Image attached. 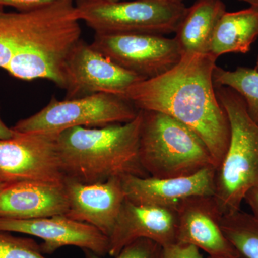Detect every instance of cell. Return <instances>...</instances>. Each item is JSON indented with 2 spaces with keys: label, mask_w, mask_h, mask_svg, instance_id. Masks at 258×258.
<instances>
[{
  "label": "cell",
  "mask_w": 258,
  "mask_h": 258,
  "mask_svg": "<svg viewBox=\"0 0 258 258\" xmlns=\"http://www.w3.org/2000/svg\"><path fill=\"white\" fill-rule=\"evenodd\" d=\"M216 59L210 54L183 53L165 74L135 83L123 98L141 111L161 112L198 134L216 169L227 152L230 126L213 81Z\"/></svg>",
  "instance_id": "6da1fadb"
},
{
  "label": "cell",
  "mask_w": 258,
  "mask_h": 258,
  "mask_svg": "<svg viewBox=\"0 0 258 258\" xmlns=\"http://www.w3.org/2000/svg\"><path fill=\"white\" fill-rule=\"evenodd\" d=\"M142 122L139 111L128 123L61 132L57 144L64 177L95 184L127 175L149 176L139 158Z\"/></svg>",
  "instance_id": "7a4b0ae2"
},
{
  "label": "cell",
  "mask_w": 258,
  "mask_h": 258,
  "mask_svg": "<svg viewBox=\"0 0 258 258\" xmlns=\"http://www.w3.org/2000/svg\"><path fill=\"white\" fill-rule=\"evenodd\" d=\"M230 126L228 148L216 169L214 198L222 216L240 210L247 191L258 186V124L242 97L225 86H215Z\"/></svg>",
  "instance_id": "3957f363"
},
{
  "label": "cell",
  "mask_w": 258,
  "mask_h": 258,
  "mask_svg": "<svg viewBox=\"0 0 258 258\" xmlns=\"http://www.w3.org/2000/svg\"><path fill=\"white\" fill-rule=\"evenodd\" d=\"M74 0H57L46 18L12 57L5 71L23 81L46 79L64 88V67L81 40Z\"/></svg>",
  "instance_id": "277c9868"
},
{
  "label": "cell",
  "mask_w": 258,
  "mask_h": 258,
  "mask_svg": "<svg viewBox=\"0 0 258 258\" xmlns=\"http://www.w3.org/2000/svg\"><path fill=\"white\" fill-rule=\"evenodd\" d=\"M142 113L139 158L148 175L177 177L216 168L208 147L189 127L161 112Z\"/></svg>",
  "instance_id": "5b68a950"
},
{
  "label": "cell",
  "mask_w": 258,
  "mask_h": 258,
  "mask_svg": "<svg viewBox=\"0 0 258 258\" xmlns=\"http://www.w3.org/2000/svg\"><path fill=\"white\" fill-rule=\"evenodd\" d=\"M79 20L98 34L175 32L187 8L171 0H80Z\"/></svg>",
  "instance_id": "8992f818"
},
{
  "label": "cell",
  "mask_w": 258,
  "mask_h": 258,
  "mask_svg": "<svg viewBox=\"0 0 258 258\" xmlns=\"http://www.w3.org/2000/svg\"><path fill=\"white\" fill-rule=\"evenodd\" d=\"M139 110L123 97L96 93L59 101L52 98L46 106L19 120L12 128L18 133L59 134L74 127L99 128L128 123Z\"/></svg>",
  "instance_id": "52a82bcc"
},
{
  "label": "cell",
  "mask_w": 258,
  "mask_h": 258,
  "mask_svg": "<svg viewBox=\"0 0 258 258\" xmlns=\"http://www.w3.org/2000/svg\"><path fill=\"white\" fill-rule=\"evenodd\" d=\"M91 45L115 63L144 79L165 74L182 55L174 37L155 34L96 33Z\"/></svg>",
  "instance_id": "ba28073f"
},
{
  "label": "cell",
  "mask_w": 258,
  "mask_h": 258,
  "mask_svg": "<svg viewBox=\"0 0 258 258\" xmlns=\"http://www.w3.org/2000/svg\"><path fill=\"white\" fill-rule=\"evenodd\" d=\"M58 134L18 133L0 139V184L37 181L62 183Z\"/></svg>",
  "instance_id": "9c48e42d"
},
{
  "label": "cell",
  "mask_w": 258,
  "mask_h": 258,
  "mask_svg": "<svg viewBox=\"0 0 258 258\" xmlns=\"http://www.w3.org/2000/svg\"><path fill=\"white\" fill-rule=\"evenodd\" d=\"M63 74L66 99L101 93L122 97L131 86L145 80L120 67L82 40L70 52Z\"/></svg>",
  "instance_id": "30bf717a"
},
{
  "label": "cell",
  "mask_w": 258,
  "mask_h": 258,
  "mask_svg": "<svg viewBox=\"0 0 258 258\" xmlns=\"http://www.w3.org/2000/svg\"><path fill=\"white\" fill-rule=\"evenodd\" d=\"M0 231L33 236L42 240L43 254H53L66 246L88 249L101 257L109 252V238L96 227L66 215L14 220L0 218Z\"/></svg>",
  "instance_id": "8fae6325"
},
{
  "label": "cell",
  "mask_w": 258,
  "mask_h": 258,
  "mask_svg": "<svg viewBox=\"0 0 258 258\" xmlns=\"http://www.w3.org/2000/svg\"><path fill=\"white\" fill-rule=\"evenodd\" d=\"M216 168L171 178L127 175L120 178L125 199L135 204L176 209L195 197L214 196Z\"/></svg>",
  "instance_id": "7c38bea8"
},
{
  "label": "cell",
  "mask_w": 258,
  "mask_h": 258,
  "mask_svg": "<svg viewBox=\"0 0 258 258\" xmlns=\"http://www.w3.org/2000/svg\"><path fill=\"white\" fill-rule=\"evenodd\" d=\"M69 210L66 216L96 227L109 237L124 203L120 178L95 184H83L64 177Z\"/></svg>",
  "instance_id": "4fadbf2b"
},
{
  "label": "cell",
  "mask_w": 258,
  "mask_h": 258,
  "mask_svg": "<svg viewBox=\"0 0 258 258\" xmlns=\"http://www.w3.org/2000/svg\"><path fill=\"white\" fill-rule=\"evenodd\" d=\"M176 209L135 204L125 199L109 236L108 255L115 257L125 246L148 239L161 247L176 242Z\"/></svg>",
  "instance_id": "5bb4252c"
},
{
  "label": "cell",
  "mask_w": 258,
  "mask_h": 258,
  "mask_svg": "<svg viewBox=\"0 0 258 258\" xmlns=\"http://www.w3.org/2000/svg\"><path fill=\"white\" fill-rule=\"evenodd\" d=\"M176 210V242L192 244L211 257L240 258L222 230V215L213 196L188 199Z\"/></svg>",
  "instance_id": "9a60e30c"
},
{
  "label": "cell",
  "mask_w": 258,
  "mask_h": 258,
  "mask_svg": "<svg viewBox=\"0 0 258 258\" xmlns=\"http://www.w3.org/2000/svg\"><path fill=\"white\" fill-rule=\"evenodd\" d=\"M63 182L25 181L0 186V218L30 220L66 215Z\"/></svg>",
  "instance_id": "2e32d148"
},
{
  "label": "cell",
  "mask_w": 258,
  "mask_h": 258,
  "mask_svg": "<svg viewBox=\"0 0 258 258\" xmlns=\"http://www.w3.org/2000/svg\"><path fill=\"white\" fill-rule=\"evenodd\" d=\"M225 12L222 0H197L187 8L174 37L182 54H208L214 30Z\"/></svg>",
  "instance_id": "e0dca14e"
},
{
  "label": "cell",
  "mask_w": 258,
  "mask_h": 258,
  "mask_svg": "<svg viewBox=\"0 0 258 258\" xmlns=\"http://www.w3.org/2000/svg\"><path fill=\"white\" fill-rule=\"evenodd\" d=\"M258 37V7L228 13L219 20L208 54L214 58L227 53H247Z\"/></svg>",
  "instance_id": "ac0fdd59"
},
{
  "label": "cell",
  "mask_w": 258,
  "mask_h": 258,
  "mask_svg": "<svg viewBox=\"0 0 258 258\" xmlns=\"http://www.w3.org/2000/svg\"><path fill=\"white\" fill-rule=\"evenodd\" d=\"M50 4L26 12H5L0 8V69L5 70L12 57L50 13Z\"/></svg>",
  "instance_id": "d6986e66"
},
{
  "label": "cell",
  "mask_w": 258,
  "mask_h": 258,
  "mask_svg": "<svg viewBox=\"0 0 258 258\" xmlns=\"http://www.w3.org/2000/svg\"><path fill=\"white\" fill-rule=\"evenodd\" d=\"M222 230L240 258H258V219L238 210L223 215Z\"/></svg>",
  "instance_id": "ffe728a7"
},
{
  "label": "cell",
  "mask_w": 258,
  "mask_h": 258,
  "mask_svg": "<svg viewBox=\"0 0 258 258\" xmlns=\"http://www.w3.org/2000/svg\"><path fill=\"white\" fill-rule=\"evenodd\" d=\"M215 86H225L238 93L245 103L251 118L258 124V71L251 68L238 67L227 71L215 66L213 72Z\"/></svg>",
  "instance_id": "44dd1931"
},
{
  "label": "cell",
  "mask_w": 258,
  "mask_h": 258,
  "mask_svg": "<svg viewBox=\"0 0 258 258\" xmlns=\"http://www.w3.org/2000/svg\"><path fill=\"white\" fill-rule=\"evenodd\" d=\"M0 258H47L40 244L28 237L0 231Z\"/></svg>",
  "instance_id": "7402d4cb"
},
{
  "label": "cell",
  "mask_w": 258,
  "mask_h": 258,
  "mask_svg": "<svg viewBox=\"0 0 258 258\" xmlns=\"http://www.w3.org/2000/svg\"><path fill=\"white\" fill-rule=\"evenodd\" d=\"M86 258H103L88 249H83ZM160 244L148 239H139L125 246L113 258H161Z\"/></svg>",
  "instance_id": "603a6c76"
},
{
  "label": "cell",
  "mask_w": 258,
  "mask_h": 258,
  "mask_svg": "<svg viewBox=\"0 0 258 258\" xmlns=\"http://www.w3.org/2000/svg\"><path fill=\"white\" fill-rule=\"evenodd\" d=\"M196 246L174 242L161 247V258H204Z\"/></svg>",
  "instance_id": "cb8c5ba5"
},
{
  "label": "cell",
  "mask_w": 258,
  "mask_h": 258,
  "mask_svg": "<svg viewBox=\"0 0 258 258\" xmlns=\"http://www.w3.org/2000/svg\"><path fill=\"white\" fill-rule=\"evenodd\" d=\"M57 0H0V8L12 7L18 11H30L54 3Z\"/></svg>",
  "instance_id": "d4e9b609"
},
{
  "label": "cell",
  "mask_w": 258,
  "mask_h": 258,
  "mask_svg": "<svg viewBox=\"0 0 258 258\" xmlns=\"http://www.w3.org/2000/svg\"><path fill=\"white\" fill-rule=\"evenodd\" d=\"M244 201L248 204L252 211V215L258 219V186L247 191L244 197Z\"/></svg>",
  "instance_id": "484cf974"
},
{
  "label": "cell",
  "mask_w": 258,
  "mask_h": 258,
  "mask_svg": "<svg viewBox=\"0 0 258 258\" xmlns=\"http://www.w3.org/2000/svg\"><path fill=\"white\" fill-rule=\"evenodd\" d=\"M17 132L5 124L0 114V139H8L14 137Z\"/></svg>",
  "instance_id": "4316f807"
},
{
  "label": "cell",
  "mask_w": 258,
  "mask_h": 258,
  "mask_svg": "<svg viewBox=\"0 0 258 258\" xmlns=\"http://www.w3.org/2000/svg\"><path fill=\"white\" fill-rule=\"evenodd\" d=\"M171 1L177 2V3H183L184 0H171ZM240 1L245 2L250 5V6L258 7V0H240Z\"/></svg>",
  "instance_id": "83f0119b"
},
{
  "label": "cell",
  "mask_w": 258,
  "mask_h": 258,
  "mask_svg": "<svg viewBox=\"0 0 258 258\" xmlns=\"http://www.w3.org/2000/svg\"><path fill=\"white\" fill-rule=\"evenodd\" d=\"M208 258H240V257H211V256H209Z\"/></svg>",
  "instance_id": "f1b7e54d"
},
{
  "label": "cell",
  "mask_w": 258,
  "mask_h": 258,
  "mask_svg": "<svg viewBox=\"0 0 258 258\" xmlns=\"http://www.w3.org/2000/svg\"><path fill=\"white\" fill-rule=\"evenodd\" d=\"M254 69H255L256 70H257V71H258V55H257V60H256V64H255V66H254Z\"/></svg>",
  "instance_id": "f546056e"
},
{
  "label": "cell",
  "mask_w": 258,
  "mask_h": 258,
  "mask_svg": "<svg viewBox=\"0 0 258 258\" xmlns=\"http://www.w3.org/2000/svg\"><path fill=\"white\" fill-rule=\"evenodd\" d=\"M111 1H118V0H111Z\"/></svg>",
  "instance_id": "4dcf8cb0"
},
{
  "label": "cell",
  "mask_w": 258,
  "mask_h": 258,
  "mask_svg": "<svg viewBox=\"0 0 258 258\" xmlns=\"http://www.w3.org/2000/svg\"><path fill=\"white\" fill-rule=\"evenodd\" d=\"M0 186H1V184H0Z\"/></svg>",
  "instance_id": "1f68e13d"
}]
</instances>
